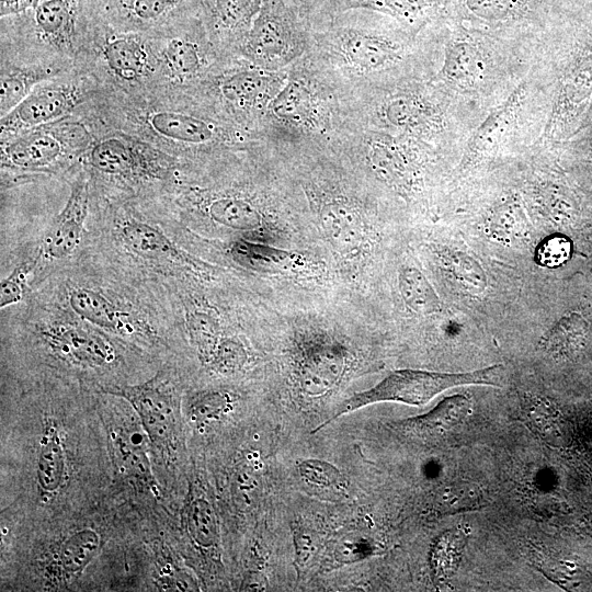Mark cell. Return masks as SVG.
Returning <instances> with one entry per match:
<instances>
[{
  "label": "cell",
  "mask_w": 592,
  "mask_h": 592,
  "mask_svg": "<svg viewBox=\"0 0 592 592\" xmlns=\"http://www.w3.org/2000/svg\"><path fill=\"white\" fill-rule=\"evenodd\" d=\"M75 65L0 56V117L12 111L38 84L64 75Z\"/></svg>",
  "instance_id": "obj_11"
},
{
  "label": "cell",
  "mask_w": 592,
  "mask_h": 592,
  "mask_svg": "<svg viewBox=\"0 0 592 592\" xmlns=\"http://www.w3.org/2000/svg\"><path fill=\"white\" fill-rule=\"evenodd\" d=\"M227 398L223 394H206L204 396L197 397L192 407L191 412L194 418L198 419L207 418L210 415H217L221 409L226 406Z\"/></svg>",
  "instance_id": "obj_43"
},
{
  "label": "cell",
  "mask_w": 592,
  "mask_h": 592,
  "mask_svg": "<svg viewBox=\"0 0 592 592\" xmlns=\"http://www.w3.org/2000/svg\"><path fill=\"white\" fill-rule=\"evenodd\" d=\"M486 228L492 237L504 241L525 237L528 221L520 201L511 197L497 204L488 215Z\"/></svg>",
  "instance_id": "obj_29"
},
{
  "label": "cell",
  "mask_w": 592,
  "mask_h": 592,
  "mask_svg": "<svg viewBox=\"0 0 592 592\" xmlns=\"http://www.w3.org/2000/svg\"><path fill=\"white\" fill-rule=\"evenodd\" d=\"M112 0H80L81 13L88 16L99 15Z\"/></svg>",
  "instance_id": "obj_46"
},
{
  "label": "cell",
  "mask_w": 592,
  "mask_h": 592,
  "mask_svg": "<svg viewBox=\"0 0 592 592\" xmlns=\"http://www.w3.org/2000/svg\"><path fill=\"white\" fill-rule=\"evenodd\" d=\"M230 252L236 259L259 267L281 266L289 259L286 251L243 239L234 242Z\"/></svg>",
  "instance_id": "obj_37"
},
{
  "label": "cell",
  "mask_w": 592,
  "mask_h": 592,
  "mask_svg": "<svg viewBox=\"0 0 592 592\" xmlns=\"http://www.w3.org/2000/svg\"><path fill=\"white\" fill-rule=\"evenodd\" d=\"M588 321L578 311H570L558 319L542 337L539 346L551 355H563L577 350L584 341Z\"/></svg>",
  "instance_id": "obj_27"
},
{
  "label": "cell",
  "mask_w": 592,
  "mask_h": 592,
  "mask_svg": "<svg viewBox=\"0 0 592 592\" xmlns=\"http://www.w3.org/2000/svg\"><path fill=\"white\" fill-rule=\"evenodd\" d=\"M0 56L76 62L83 31L80 0H45L0 18Z\"/></svg>",
  "instance_id": "obj_4"
},
{
  "label": "cell",
  "mask_w": 592,
  "mask_h": 592,
  "mask_svg": "<svg viewBox=\"0 0 592 592\" xmlns=\"http://www.w3.org/2000/svg\"><path fill=\"white\" fill-rule=\"evenodd\" d=\"M369 159L374 170L385 181L400 183L408 173V162L402 149L391 140H375L371 145Z\"/></svg>",
  "instance_id": "obj_33"
},
{
  "label": "cell",
  "mask_w": 592,
  "mask_h": 592,
  "mask_svg": "<svg viewBox=\"0 0 592 592\" xmlns=\"http://www.w3.org/2000/svg\"><path fill=\"white\" fill-rule=\"evenodd\" d=\"M208 35L216 43H234L247 25L253 10V0H210Z\"/></svg>",
  "instance_id": "obj_25"
},
{
  "label": "cell",
  "mask_w": 592,
  "mask_h": 592,
  "mask_svg": "<svg viewBox=\"0 0 592 592\" xmlns=\"http://www.w3.org/2000/svg\"><path fill=\"white\" fill-rule=\"evenodd\" d=\"M101 536L92 528H79L56 542L44 560L45 576L65 583L83 572L101 549Z\"/></svg>",
  "instance_id": "obj_13"
},
{
  "label": "cell",
  "mask_w": 592,
  "mask_h": 592,
  "mask_svg": "<svg viewBox=\"0 0 592 592\" xmlns=\"http://www.w3.org/2000/svg\"><path fill=\"white\" fill-rule=\"evenodd\" d=\"M200 209L214 223L238 231L261 227L262 214L248 198L236 194H218L204 198Z\"/></svg>",
  "instance_id": "obj_21"
},
{
  "label": "cell",
  "mask_w": 592,
  "mask_h": 592,
  "mask_svg": "<svg viewBox=\"0 0 592 592\" xmlns=\"http://www.w3.org/2000/svg\"><path fill=\"white\" fill-rule=\"evenodd\" d=\"M443 263L454 281L470 294H481L487 288V276L478 261L459 250L446 251Z\"/></svg>",
  "instance_id": "obj_31"
},
{
  "label": "cell",
  "mask_w": 592,
  "mask_h": 592,
  "mask_svg": "<svg viewBox=\"0 0 592 592\" xmlns=\"http://www.w3.org/2000/svg\"><path fill=\"white\" fill-rule=\"evenodd\" d=\"M246 362V352L242 345L232 339L221 338L206 363L216 371L235 372Z\"/></svg>",
  "instance_id": "obj_39"
},
{
  "label": "cell",
  "mask_w": 592,
  "mask_h": 592,
  "mask_svg": "<svg viewBox=\"0 0 592 592\" xmlns=\"http://www.w3.org/2000/svg\"><path fill=\"white\" fill-rule=\"evenodd\" d=\"M298 469L305 480L321 487L335 485L340 479L339 470L323 460H304L299 464Z\"/></svg>",
  "instance_id": "obj_41"
},
{
  "label": "cell",
  "mask_w": 592,
  "mask_h": 592,
  "mask_svg": "<svg viewBox=\"0 0 592 592\" xmlns=\"http://www.w3.org/2000/svg\"><path fill=\"white\" fill-rule=\"evenodd\" d=\"M91 198L90 179L80 164L70 183L65 207L56 216L44 238L42 250L49 259H64L79 246Z\"/></svg>",
  "instance_id": "obj_10"
},
{
  "label": "cell",
  "mask_w": 592,
  "mask_h": 592,
  "mask_svg": "<svg viewBox=\"0 0 592 592\" xmlns=\"http://www.w3.org/2000/svg\"><path fill=\"white\" fill-rule=\"evenodd\" d=\"M35 478L44 496H55L68 481L65 436L55 419L44 421L35 458Z\"/></svg>",
  "instance_id": "obj_15"
},
{
  "label": "cell",
  "mask_w": 592,
  "mask_h": 592,
  "mask_svg": "<svg viewBox=\"0 0 592 592\" xmlns=\"http://www.w3.org/2000/svg\"><path fill=\"white\" fill-rule=\"evenodd\" d=\"M384 117L392 126L417 128L428 117V109L419 99L401 95L385 105Z\"/></svg>",
  "instance_id": "obj_36"
},
{
  "label": "cell",
  "mask_w": 592,
  "mask_h": 592,
  "mask_svg": "<svg viewBox=\"0 0 592 592\" xmlns=\"http://www.w3.org/2000/svg\"><path fill=\"white\" fill-rule=\"evenodd\" d=\"M502 372V365L498 364L465 373L398 369L390 373L374 387L356 392L345 399L334 413L311 433L320 431L343 414L372 403L391 401L422 406L440 392L453 387L464 385L500 386Z\"/></svg>",
  "instance_id": "obj_5"
},
{
  "label": "cell",
  "mask_w": 592,
  "mask_h": 592,
  "mask_svg": "<svg viewBox=\"0 0 592 592\" xmlns=\"http://www.w3.org/2000/svg\"><path fill=\"white\" fill-rule=\"evenodd\" d=\"M68 301L77 316L98 328L123 334L135 331L127 312L98 291L75 288L69 293Z\"/></svg>",
  "instance_id": "obj_19"
},
{
  "label": "cell",
  "mask_w": 592,
  "mask_h": 592,
  "mask_svg": "<svg viewBox=\"0 0 592 592\" xmlns=\"http://www.w3.org/2000/svg\"><path fill=\"white\" fill-rule=\"evenodd\" d=\"M184 527L191 540L203 549L217 546L219 532L212 503L204 497L192 494L183 514Z\"/></svg>",
  "instance_id": "obj_26"
},
{
  "label": "cell",
  "mask_w": 592,
  "mask_h": 592,
  "mask_svg": "<svg viewBox=\"0 0 592 592\" xmlns=\"http://www.w3.org/2000/svg\"><path fill=\"white\" fill-rule=\"evenodd\" d=\"M116 227L121 240L135 254L150 260L183 261L185 255L157 227L136 217L129 212H123Z\"/></svg>",
  "instance_id": "obj_17"
},
{
  "label": "cell",
  "mask_w": 592,
  "mask_h": 592,
  "mask_svg": "<svg viewBox=\"0 0 592 592\" xmlns=\"http://www.w3.org/2000/svg\"><path fill=\"white\" fill-rule=\"evenodd\" d=\"M592 100V53L579 57L565 75L547 126L553 132L577 117Z\"/></svg>",
  "instance_id": "obj_16"
},
{
  "label": "cell",
  "mask_w": 592,
  "mask_h": 592,
  "mask_svg": "<svg viewBox=\"0 0 592 592\" xmlns=\"http://www.w3.org/2000/svg\"><path fill=\"white\" fill-rule=\"evenodd\" d=\"M101 90L96 78L76 64L64 75L38 84L12 111L0 117V135L54 123L75 115Z\"/></svg>",
  "instance_id": "obj_6"
},
{
  "label": "cell",
  "mask_w": 592,
  "mask_h": 592,
  "mask_svg": "<svg viewBox=\"0 0 592 592\" xmlns=\"http://www.w3.org/2000/svg\"><path fill=\"white\" fill-rule=\"evenodd\" d=\"M271 110L280 118L303 122L311 110L310 92L304 83L293 80L272 101Z\"/></svg>",
  "instance_id": "obj_35"
},
{
  "label": "cell",
  "mask_w": 592,
  "mask_h": 592,
  "mask_svg": "<svg viewBox=\"0 0 592 592\" xmlns=\"http://www.w3.org/2000/svg\"><path fill=\"white\" fill-rule=\"evenodd\" d=\"M470 13L486 21H501L513 13L511 0H465Z\"/></svg>",
  "instance_id": "obj_42"
},
{
  "label": "cell",
  "mask_w": 592,
  "mask_h": 592,
  "mask_svg": "<svg viewBox=\"0 0 592 592\" xmlns=\"http://www.w3.org/2000/svg\"><path fill=\"white\" fill-rule=\"evenodd\" d=\"M467 534L463 530H451L434 543L430 565L435 584L445 583L454 573L463 554Z\"/></svg>",
  "instance_id": "obj_30"
},
{
  "label": "cell",
  "mask_w": 592,
  "mask_h": 592,
  "mask_svg": "<svg viewBox=\"0 0 592 592\" xmlns=\"http://www.w3.org/2000/svg\"><path fill=\"white\" fill-rule=\"evenodd\" d=\"M342 53L352 66L373 71L395 62L399 57V47L379 36L352 33L344 38Z\"/></svg>",
  "instance_id": "obj_23"
},
{
  "label": "cell",
  "mask_w": 592,
  "mask_h": 592,
  "mask_svg": "<svg viewBox=\"0 0 592 592\" xmlns=\"http://www.w3.org/2000/svg\"><path fill=\"white\" fill-rule=\"evenodd\" d=\"M308 346V379L321 385L331 384L341 372L343 358L340 346L326 340H316Z\"/></svg>",
  "instance_id": "obj_32"
},
{
  "label": "cell",
  "mask_w": 592,
  "mask_h": 592,
  "mask_svg": "<svg viewBox=\"0 0 592 592\" xmlns=\"http://www.w3.org/2000/svg\"><path fill=\"white\" fill-rule=\"evenodd\" d=\"M380 4L401 16L419 14L425 7L424 0H379Z\"/></svg>",
  "instance_id": "obj_44"
},
{
  "label": "cell",
  "mask_w": 592,
  "mask_h": 592,
  "mask_svg": "<svg viewBox=\"0 0 592 592\" xmlns=\"http://www.w3.org/2000/svg\"><path fill=\"white\" fill-rule=\"evenodd\" d=\"M82 31L83 42L76 64L92 73L102 90L139 94L157 87L153 36L119 30L84 14Z\"/></svg>",
  "instance_id": "obj_1"
},
{
  "label": "cell",
  "mask_w": 592,
  "mask_h": 592,
  "mask_svg": "<svg viewBox=\"0 0 592 592\" xmlns=\"http://www.w3.org/2000/svg\"><path fill=\"white\" fill-rule=\"evenodd\" d=\"M470 411L464 395L444 398L430 412L399 423L405 432L421 437H439L459 425Z\"/></svg>",
  "instance_id": "obj_20"
},
{
  "label": "cell",
  "mask_w": 592,
  "mask_h": 592,
  "mask_svg": "<svg viewBox=\"0 0 592 592\" xmlns=\"http://www.w3.org/2000/svg\"><path fill=\"white\" fill-rule=\"evenodd\" d=\"M572 244L561 235L545 238L536 248L535 261L544 267H558L571 257Z\"/></svg>",
  "instance_id": "obj_38"
},
{
  "label": "cell",
  "mask_w": 592,
  "mask_h": 592,
  "mask_svg": "<svg viewBox=\"0 0 592 592\" xmlns=\"http://www.w3.org/2000/svg\"><path fill=\"white\" fill-rule=\"evenodd\" d=\"M112 457L121 474L140 482H152L149 448L150 441L139 420L122 419L109 422Z\"/></svg>",
  "instance_id": "obj_14"
},
{
  "label": "cell",
  "mask_w": 592,
  "mask_h": 592,
  "mask_svg": "<svg viewBox=\"0 0 592 592\" xmlns=\"http://www.w3.org/2000/svg\"><path fill=\"white\" fill-rule=\"evenodd\" d=\"M43 338L59 357L75 364L102 367L116 361V352L112 343L80 327L54 325L43 331Z\"/></svg>",
  "instance_id": "obj_12"
},
{
  "label": "cell",
  "mask_w": 592,
  "mask_h": 592,
  "mask_svg": "<svg viewBox=\"0 0 592 592\" xmlns=\"http://www.w3.org/2000/svg\"><path fill=\"white\" fill-rule=\"evenodd\" d=\"M129 403L151 447L172 459L179 441L178 408L172 385L162 375L137 385L109 390Z\"/></svg>",
  "instance_id": "obj_8"
},
{
  "label": "cell",
  "mask_w": 592,
  "mask_h": 592,
  "mask_svg": "<svg viewBox=\"0 0 592 592\" xmlns=\"http://www.w3.org/2000/svg\"><path fill=\"white\" fill-rule=\"evenodd\" d=\"M153 38L158 61L155 89H189L213 70L216 56L200 16Z\"/></svg>",
  "instance_id": "obj_7"
},
{
  "label": "cell",
  "mask_w": 592,
  "mask_h": 592,
  "mask_svg": "<svg viewBox=\"0 0 592 592\" xmlns=\"http://www.w3.org/2000/svg\"><path fill=\"white\" fill-rule=\"evenodd\" d=\"M186 326L201 358L207 362L221 339L216 316L208 310L195 308L187 311Z\"/></svg>",
  "instance_id": "obj_34"
},
{
  "label": "cell",
  "mask_w": 592,
  "mask_h": 592,
  "mask_svg": "<svg viewBox=\"0 0 592 592\" xmlns=\"http://www.w3.org/2000/svg\"><path fill=\"white\" fill-rule=\"evenodd\" d=\"M93 141L81 159L90 182L140 192L172 187L181 179V159L119 130L92 132Z\"/></svg>",
  "instance_id": "obj_2"
},
{
  "label": "cell",
  "mask_w": 592,
  "mask_h": 592,
  "mask_svg": "<svg viewBox=\"0 0 592 592\" xmlns=\"http://www.w3.org/2000/svg\"><path fill=\"white\" fill-rule=\"evenodd\" d=\"M398 285L402 300L413 312L432 315L441 310L436 292L417 267H403L399 273Z\"/></svg>",
  "instance_id": "obj_28"
},
{
  "label": "cell",
  "mask_w": 592,
  "mask_h": 592,
  "mask_svg": "<svg viewBox=\"0 0 592 592\" xmlns=\"http://www.w3.org/2000/svg\"><path fill=\"white\" fill-rule=\"evenodd\" d=\"M93 138L87 123L77 115L0 135L2 185H13L35 174L76 170Z\"/></svg>",
  "instance_id": "obj_3"
},
{
  "label": "cell",
  "mask_w": 592,
  "mask_h": 592,
  "mask_svg": "<svg viewBox=\"0 0 592 592\" xmlns=\"http://www.w3.org/2000/svg\"><path fill=\"white\" fill-rule=\"evenodd\" d=\"M45 0H0V18L35 8Z\"/></svg>",
  "instance_id": "obj_45"
},
{
  "label": "cell",
  "mask_w": 592,
  "mask_h": 592,
  "mask_svg": "<svg viewBox=\"0 0 592 592\" xmlns=\"http://www.w3.org/2000/svg\"><path fill=\"white\" fill-rule=\"evenodd\" d=\"M201 0H112L96 16L112 26L149 36L166 35L198 16Z\"/></svg>",
  "instance_id": "obj_9"
},
{
  "label": "cell",
  "mask_w": 592,
  "mask_h": 592,
  "mask_svg": "<svg viewBox=\"0 0 592 592\" xmlns=\"http://www.w3.org/2000/svg\"><path fill=\"white\" fill-rule=\"evenodd\" d=\"M33 263L26 262L18 265L1 281L0 307H7L19 303L23 298L27 276L33 269Z\"/></svg>",
  "instance_id": "obj_40"
},
{
  "label": "cell",
  "mask_w": 592,
  "mask_h": 592,
  "mask_svg": "<svg viewBox=\"0 0 592 592\" xmlns=\"http://www.w3.org/2000/svg\"><path fill=\"white\" fill-rule=\"evenodd\" d=\"M485 72V58L475 44L467 39L447 44L443 62V75L447 81L462 89H470L481 82Z\"/></svg>",
  "instance_id": "obj_22"
},
{
  "label": "cell",
  "mask_w": 592,
  "mask_h": 592,
  "mask_svg": "<svg viewBox=\"0 0 592 592\" xmlns=\"http://www.w3.org/2000/svg\"><path fill=\"white\" fill-rule=\"evenodd\" d=\"M320 223L342 255L358 253L365 242V228L356 208L341 201L329 202L320 210Z\"/></svg>",
  "instance_id": "obj_18"
},
{
  "label": "cell",
  "mask_w": 592,
  "mask_h": 592,
  "mask_svg": "<svg viewBox=\"0 0 592 592\" xmlns=\"http://www.w3.org/2000/svg\"><path fill=\"white\" fill-rule=\"evenodd\" d=\"M523 93L524 84H521L480 124L468 145L469 158L489 151L504 137L512 126Z\"/></svg>",
  "instance_id": "obj_24"
}]
</instances>
